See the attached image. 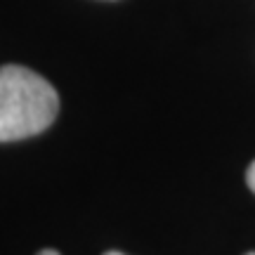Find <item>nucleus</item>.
Listing matches in <instances>:
<instances>
[{"label":"nucleus","instance_id":"obj_1","mask_svg":"<svg viewBox=\"0 0 255 255\" xmlns=\"http://www.w3.org/2000/svg\"><path fill=\"white\" fill-rule=\"evenodd\" d=\"M59 95L40 73L19 64L0 66V142L26 139L55 123Z\"/></svg>","mask_w":255,"mask_h":255},{"label":"nucleus","instance_id":"obj_2","mask_svg":"<svg viewBox=\"0 0 255 255\" xmlns=\"http://www.w3.org/2000/svg\"><path fill=\"white\" fill-rule=\"evenodd\" d=\"M246 182H248V187H251V189H253V194H255V161L248 165V170H246Z\"/></svg>","mask_w":255,"mask_h":255},{"label":"nucleus","instance_id":"obj_3","mask_svg":"<svg viewBox=\"0 0 255 255\" xmlns=\"http://www.w3.org/2000/svg\"><path fill=\"white\" fill-rule=\"evenodd\" d=\"M38 255H59V253L52 251V248H43V251H38Z\"/></svg>","mask_w":255,"mask_h":255},{"label":"nucleus","instance_id":"obj_4","mask_svg":"<svg viewBox=\"0 0 255 255\" xmlns=\"http://www.w3.org/2000/svg\"><path fill=\"white\" fill-rule=\"evenodd\" d=\"M104 255H123V253H119V251H109V253H104Z\"/></svg>","mask_w":255,"mask_h":255},{"label":"nucleus","instance_id":"obj_5","mask_svg":"<svg viewBox=\"0 0 255 255\" xmlns=\"http://www.w3.org/2000/svg\"><path fill=\"white\" fill-rule=\"evenodd\" d=\"M246 255H255V251H251V253H246Z\"/></svg>","mask_w":255,"mask_h":255}]
</instances>
